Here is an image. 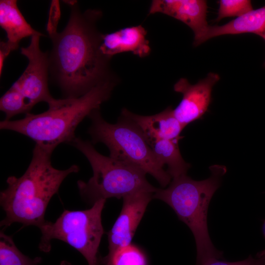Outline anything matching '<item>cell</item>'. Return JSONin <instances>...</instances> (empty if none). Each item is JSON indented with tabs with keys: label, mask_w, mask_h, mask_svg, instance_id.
Here are the masks:
<instances>
[{
	"label": "cell",
	"mask_w": 265,
	"mask_h": 265,
	"mask_svg": "<svg viewBox=\"0 0 265 265\" xmlns=\"http://www.w3.org/2000/svg\"><path fill=\"white\" fill-rule=\"evenodd\" d=\"M254 33L260 36L265 33V5L253 9L221 26H209L195 46L217 36L242 33Z\"/></svg>",
	"instance_id": "14"
},
{
	"label": "cell",
	"mask_w": 265,
	"mask_h": 265,
	"mask_svg": "<svg viewBox=\"0 0 265 265\" xmlns=\"http://www.w3.org/2000/svg\"><path fill=\"white\" fill-rule=\"evenodd\" d=\"M264 233L265 234V225H264Z\"/></svg>",
	"instance_id": "25"
},
{
	"label": "cell",
	"mask_w": 265,
	"mask_h": 265,
	"mask_svg": "<svg viewBox=\"0 0 265 265\" xmlns=\"http://www.w3.org/2000/svg\"><path fill=\"white\" fill-rule=\"evenodd\" d=\"M206 265H265V249L258 252L255 257L250 255L243 261L229 262L216 259Z\"/></svg>",
	"instance_id": "21"
},
{
	"label": "cell",
	"mask_w": 265,
	"mask_h": 265,
	"mask_svg": "<svg viewBox=\"0 0 265 265\" xmlns=\"http://www.w3.org/2000/svg\"><path fill=\"white\" fill-rule=\"evenodd\" d=\"M70 144L83 154L92 169L93 175L87 182H77L80 195L86 202L93 205L101 199H120L138 191L155 193L157 190L143 171L102 155L92 142L76 137Z\"/></svg>",
	"instance_id": "5"
},
{
	"label": "cell",
	"mask_w": 265,
	"mask_h": 265,
	"mask_svg": "<svg viewBox=\"0 0 265 265\" xmlns=\"http://www.w3.org/2000/svg\"><path fill=\"white\" fill-rule=\"evenodd\" d=\"M42 258L31 259L23 254L16 246L12 237L0 232V265H38Z\"/></svg>",
	"instance_id": "17"
},
{
	"label": "cell",
	"mask_w": 265,
	"mask_h": 265,
	"mask_svg": "<svg viewBox=\"0 0 265 265\" xmlns=\"http://www.w3.org/2000/svg\"><path fill=\"white\" fill-rule=\"evenodd\" d=\"M106 199L95 202L91 208L81 211L64 210L54 222H47L39 229L41 237L38 247L49 252L51 240L63 241L79 251L88 265H100L98 253L105 231L102 213Z\"/></svg>",
	"instance_id": "7"
},
{
	"label": "cell",
	"mask_w": 265,
	"mask_h": 265,
	"mask_svg": "<svg viewBox=\"0 0 265 265\" xmlns=\"http://www.w3.org/2000/svg\"><path fill=\"white\" fill-rule=\"evenodd\" d=\"M216 22L231 17H239L253 10L249 0H220Z\"/></svg>",
	"instance_id": "20"
},
{
	"label": "cell",
	"mask_w": 265,
	"mask_h": 265,
	"mask_svg": "<svg viewBox=\"0 0 265 265\" xmlns=\"http://www.w3.org/2000/svg\"><path fill=\"white\" fill-rule=\"evenodd\" d=\"M261 36L265 40V33H264L263 34H262ZM264 65L265 66V64H264Z\"/></svg>",
	"instance_id": "24"
},
{
	"label": "cell",
	"mask_w": 265,
	"mask_h": 265,
	"mask_svg": "<svg viewBox=\"0 0 265 265\" xmlns=\"http://www.w3.org/2000/svg\"><path fill=\"white\" fill-rule=\"evenodd\" d=\"M0 26L6 34L7 41L16 50L24 38L34 35L44 36L27 23L16 0H0Z\"/></svg>",
	"instance_id": "15"
},
{
	"label": "cell",
	"mask_w": 265,
	"mask_h": 265,
	"mask_svg": "<svg viewBox=\"0 0 265 265\" xmlns=\"http://www.w3.org/2000/svg\"><path fill=\"white\" fill-rule=\"evenodd\" d=\"M103 265H147L143 252L132 243L117 250L109 259L99 258Z\"/></svg>",
	"instance_id": "18"
},
{
	"label": "cell",
	"mask_w": 265,
	"mask_h": 265,
	"mask_svg": "<svg viewBox=\"0 0 265 265\" xmlns=\"http://www.w3.org/2000/svg\"><path fill=\"white\" fill-rule=\"evenodd\" d=\"M219 80L218 74L210 73L196 84H191L182 78L174 84V91L181 93L183 98L173 111L183 125L186 127L205 114L211 101L212 87Z\"/></svg>",
	"instance_id": "10"
},
{
	"label": "cell",
	"mask_w": 265,
	"mask_h": 265,
	"mask_svg": "<svg viewBox=\"0 0 265 265\" xmlns=\"http://www.w3.org/2000/svg\"><path fill=\"white\" fill-rule=\"evenodd\" d=\"M88 117L91 120L88 133L93 144L103 143L108 148L110 157L151 175L161 186L170 183L171 177L132 121L121 115L116 123H109L103 118L100 109L93 110Z\"/></svg>",
	"instance_id": "6"
},
{
	"label": "cell",
	"mask_w": 265,
	"mask_h": 265,
	"mask_svg": "<svg viewBox=\"0 0 265 265\" xmlns=\"http://www.w3.org/2000/svg\"><path fill=\"white\" fill-rule=\"evenodd\" d=\"M153 194L151 192L141 191L123 198L121 212L107 233L108 252L103 259H109L117 250L131 244L147 207L153 199Z\"/></svg>",
	"instance_id": "9"
},
{
	"label": "cell",
	"mask_w": 265,
	"mask_h": 265,
	"mask_svg": "<svg viewBox=\"0 0 265 265\" xmlns=\"http://www.w3.org/2000/svg\"><path fill=\"white\" fill-rule=\"evenodd\" d=\"M53 151L36 144L25 173L19 178H7L8 186L0 194V204L5 213L1 227L5 229L17 222L23 227L33 225L40 228L47 222L45 215L51 198L64 179L80 169L75 164L65 170L53 167L51 162Z\"/></svg>",
	"instance_id": "2"
},
{
	"label": "cell",
	"mask_w": 265,
	"mask_h": 265,
	"mask_svg": "<svg viewBox=\"0 0 265 265\" xmlns=\"http://www.w3.org/2000/svg\"><path fill=\"white\" fill-rule=\"evenodd\" d=\"M210 169L211 176L207 179L197 181L183 175L173 178L166 188H158L153 195V199L168 204L191 230L196 245V265H206L222 256L210 238L207 213L210 202L226 169L220 165H213Z\"/></svg>",
	"instance_id": "4"
},
{
	"label": "cell",
	"mask_w": 265,
	"mask_h": 265,
	"mask_svg": "<svg viewBox=\"0 0 265 265\" xmlns=\"http://www.w3.org/2000/svg\"><path fill=\"white\" fill-rule=\"evenodd\" d=\"M179 140L161 139L152 143L150 147L159 161L167 172L175 178L185 175L190 165L183 159L178 145Z\"/></svg>",
	"instance_id": "16"
},
{
	"label": "cell",
	"mask_w": 265,
	"mask_h": 265,
	"mask_svg": "<svg viewBox=\"0 0 265 265\" xmlns=\"http://www.w3.org/2000/svg\"><path fill=\"white\" fill-rule=\"evenodd\" d=\"M173 109L169 106L152 115H141L123 108L121 115L132 121L140 130L150 145L161 139L180 140V133L185 127L174 115Z\"/></svg>",
	"instance_id": "12"
},
{
	"label": "cell",
	"mask_w": 265,
	"mask_h": 265,
	"mask_svg": "<svg viewBox=\"0 0 265 265\" xmlns=\"http://www.w3.org/2000/svg\"><path fill=\"white\" fill-rule=\"evenodd\" d=\"M15 48L7 41H0V75L2 72L4 62L10 53Z\"/></svg>",
	"instance_id": "22"
},
{
	"label": "cell",
	"mask_w": 265,
	"mask_h": 265,
	"mask_svg": "<svg viewBox=\"0 0 265 265\" xmlns=\"http://www.w3.org/2000/svg\"><path fill=\"white\" fill-rule=\"evenodd\" d=\"M70 15L60 32L47 31L52 47L48 53L49 78L60 89L63 98L80 97L100 83L114 78L109 69L111 58L100 50L103 34L97 27L100 10L82 12L77 1H68Z\"/></svg>",
	"instance_id": "1"
},
{
	"label": "cell",
	"mask_w": 265,
	"mask_h": 265,
	"mask_svg": "<svg viewBox=\"0 0 265 265\" xmlns=\"http://www.w3.org/2000/svg\"><path fill=\"white\" fill-rule=\"evenodd\" d=\"M115 85L114 78L108 80L80 97L57 99L42 113H28L19 120H3L0 122V129L22 134L53 151L61 143L73 141L79 124L108 100Z\"/></svg>",
	"instance_id": "3"
},
{
	"label": "cell",
	"mask_w": 265,
	"mask_h": 265,
	"mask_svg": "<svg viewBox=\"0 0 265 265\" xmlns=\"http://www.w3.org/2000/svg\"><path fill=\"white\" fill-rule=\"evenodd\" d=\"M0 109L5 113V120L19 114L29 113L31 110L25 98L13 86L0 98Z\"/></svg>",
	"instance_id": "19"
},
{
	"label": "cell",
	"mask_w": 265,
	"mask_h": 265,
	"mask_svg": "<svg viewBox=\"0 0 265 265\" xmlns=\"http://www.w3.org/2000/svg\"><path fill=\"white\" fill-rule=\"evenodd\" d=\"M60 265H72L71 264L67 261L63 260L60 263Z\"/></svg>",
	"instance_id": "23"
},
{
	"label": "cell",
	"mask_w": 265,
	"mask_h": 265,
	"mask_svg": "<svg viewBox=\"0 0 265 265\" xmlns=\"http://www.w3.org/2000/svg\"><path fill=\"white\" fill-rule=\"evenodd\" d=\"M41 36H32L28 46L21 48V53L27 58L28 64L12 85L25 98L31 109L39 102H46L50 106L57 100L49 91V55L40 48Z\"/></svg>",
	"instance_id": "8"
},
{
	"label": "cell",
	"mask_w": 265,
	"mask_h": 265,
	"mask_svg": "<svg viewBox=\"0 0 265 265\" xmlns=\"http://www.w3.org/2000/svg\"><path fill=\"white\" fill-rule=\"evenodd\" d=\"M208 6L203 0H154L149 14L162 13L185 23L193 31V44L209 26L206 20Z\"/></svg>",
	"instance_id": "11"
},
{
	"label": "cell",
	"mask_w": 265,
	"mask_h": 265,
	"mask_svg": "<svg viewBox=\"0 0 265 265\" xmlns=\"http://www.w3.org/2000/svg\"><path fill=\"white\" fill-rule=\"evenodd\" d=\"M146 34L147 31L141 25L103 34L100 50L104 55L110 58L115 54L126 52L132 53L140 57H146L151 52Z\"/></svg>",
	"instance_id": "13"
}]
</instances>
